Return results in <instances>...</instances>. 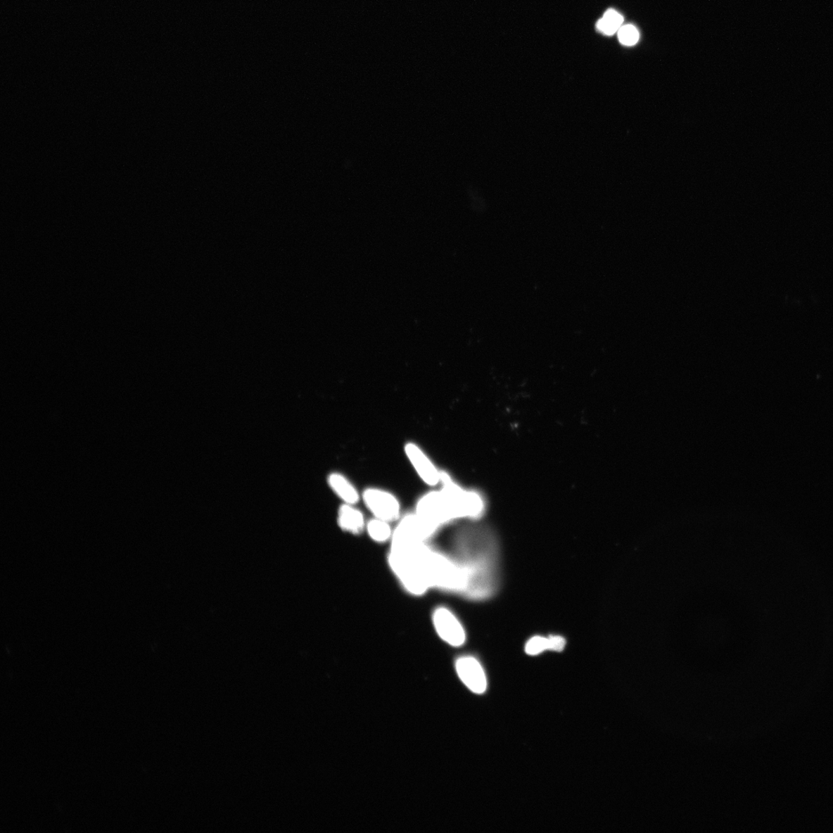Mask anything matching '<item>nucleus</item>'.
<instances>
[{"label":"nucleus","instance_id":"obj_8","mask_svg":"<svg viewBox=\"0 0 833 833\" xmlns=\"http://www.w3.org/2000/svg\"><path fill=\"white\" fill-rule=\"evenodd\" d=\"M404 451H406L411 464L415 467L419 477L427 485L436 486L441 482V471L436 467L432 460L416 444L408 443L404 447Z\"/></svg>","mask_w":833,"mask_h":833},{"label":"nucleus","instance_id":"obj_4","mask_svg":"<svg viewBox=\"0 0 833 833\" xmlns=\"http://www.w3.org/2000/svg\"><path fill=\"white\" fill-rule=\"evenodd\" d=\"M437 530L418 515H407L393 531L392 547H406L426 543Z\"/></svg>","mask_w":833,"mask_h":833},{"label":"nucleus","instance_id":"obj_13","mask_svg":"<svg viewBox=\"0 0 833 833\" xmlns=\"http://www.w3.org/2000/svg\"><path fill=\"white\" fill-rule=\"evenodd\" d=\"M624 18L614 10L607 11L597 25L598 29L606 35H613L622 27Z\"/></svg>","mask_w":833,"mask_h":833},{"label":"nucleus","instance_id":"obj_5","mask_svg":"<svg viewBox=\"0 0 833 833\" xmlns=\"http://www.w3.org/2000/svg\"><path fill=\"white\" fill-rule=\"evenodd\" d=\"M363 502L375 518L391 522L400 517L399 499L384 489L370 488L363 491Z\"/></svg>","mask_w":833,"mask_h":833},{"label":"nucleus","instance_id":"obj_1","mask_svg":"<svg viewBox=\"0 0 833 833\" xmlns=\"http://www.w3.org/2000/svg\"><path fill=\"white\" fill-rule=\"evenodd\" d=\"M428 550L426 544H422L392 548L388 555V563L393 573L407 591L417 596L431 588L426 573Z\"/></svg>","mask_w":833,"mask_h":833},{"label":"nucleus","instance_id":"obj_2","mask_svg":"<svg viewBox=\"0 0 833 833\" xmlns=\"http://www.w3.org/2000/svg\"><path fill=\"white\" fill-rule=\"evenodd\" d=\"M426 573L430 587L461 590L469 586L470 570L440 553L431 549L426 557Z\"/></svg>","mask_w":833,"mask_h":833},{"label":"nucleus","instance_id":"obj_12","mask_svg":"<svg viewBox=\"0 0 833 833\" xmlns=\"http://www.w3.org/2000/svg\"><path fill=\"white\" fill-rule=\"evenodd\" d=\"M367 531L369 536L377 543H385L392 538L393 535L389 522L377 518L368 522Z\"/></svg>","mask_w":833,"mask_h":833},{"label":"nucleus","instance_id":"obj_9","mask_svg":"<svg viewBox=\"0 0 833 833\" xmlns=\"http://www.w3.org/2000/svg\"><path fill=\"white\" fill-rule=\"evenodd\" d=\"M354 505L344 504L340 508L338 524L341 529L353 534H359L365 527L363 513Z\"/></svg>","mask_w":833,"mask_h":833},{"label":"nucleus","instance_id":"obj_3","mask_svg":"<svg viewBox=\"0 0 833 833\" xmlns=\"http://www.w3.org/2000/svg\"><path fill=\"white\" fill-rule=\"evenodd\" d=\"M416 514L436 529L458 519L453 505L441 489L430 491L420 498L417 504Z\"/></svg>","mask_w":833,"mask_h":833},{"label":"nucleus","instance_id":"obj_14","mask_svg":"<svg viewBox=\"0 0 833 833\" xmlns=\"http://www.w3.org/2000/svg\"><path fill=\"white\" fill-rule=\"evenodd\" d=\"M618 37L619 41L626 46H633L636 44L639 39L638 30L633 25L622 26L619 29Z\"/></svg>","mask_w":833,"mask_h":833},{"label":"nucleus","instance_id":"obj_10","mask_svg":"<svg viewBox=\"0 0 833 833\" xmlns=\"http://www.w3.org/2000/svg\"><path fill=\"white\" fill-rule=\"evenodd\" d=\"M328 484L333 491L346 504L355 505L360 499L359 491L344 475L333 472L329 475Z\"/></svg>","mask_w":833,"mask_h":833},{"label":"nucleus","instance_id":"obj_6","mask_svg":"<svg viewBox=\"0 0 833 833\" xmlns=\"http://www.w3.org/2000/svg\"><path fill=\"white\" fill-rule=\"evenodd\" d=\"M432 621L436 633L444 642L452 647L465 644L466 634L463 626L450 609L446 607L435 609Z\"/></svg>","mask_w":833,"mask_h":833},{"label":"nucleus","instance_id":"obj_11","mask_svg":"<svg viewBox=\"0 0 833 833\" xmlns=\"http://www.w3.org/2000/svg\"><path fill=\"white\" fill-rule=\"evenodd\" d=\"M566 645L565 638L561 636H550L549 638L536 636L528 640L525 648L527 654L534 656L541 654L546 650L561 652L564 650Z\"/></svg>","mask_w":833,"mask_h":833},{"label":"nucleus","instance_id":"obj_7","mask_svg":"<svg viewBox=\"0 0 833 833\" xmlns=\"http://www.w3.org/2000/svg\"><path fill=\"white\" fill-rule=\"evenodd\" d=\"M456 669L460 679L472 692L482 694L486 691L487 679L485 671L474 657H460L456 661Z\"/></svg>","mask_w":833,"mask_h":833}]
</instances>
